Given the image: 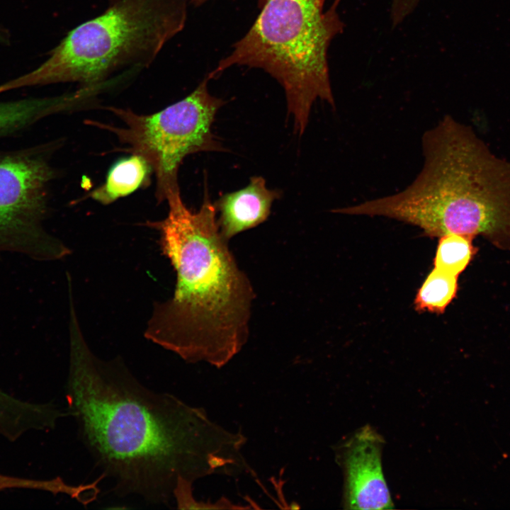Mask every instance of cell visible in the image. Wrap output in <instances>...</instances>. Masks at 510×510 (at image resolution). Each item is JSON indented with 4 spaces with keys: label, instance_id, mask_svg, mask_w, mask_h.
Masks as SVG:
<instances>
[{
    "label": "cell",
    "instance_id": "obj_1",
    "mask_svg": "<svg viewBox=\"0 0 510 510\" xmlns=\"http://www.w3.org/2000/svg\"><path fill=\"white\" fill-rule=\"evenodd\" d=\"M67 399L79 437L119 496L169 504L178 477L235 475L248 463L246 438L211 421L202 408L143 385L120 358L104 361L70 314Z\"/></svg>",
    "mask_w": 510,
    "mask_h": 510
},
{
    "label": "cell",
    "instance_id": "obj_2",
    "mask_svg": "<svg viewBox=\"0 0 510 510\" xmlns=\"http://www.w3.org/2000/svg\"><path fill=\"white\" fill-rule=\"evenodd\" d=\"M166 200V217L147 223L159 232L176 280L172 297L154 305L144 336L187 363L220 368L247 341L255 293L220 233L207 188L196 212L180 191Z\"/></svg>",
    "mask_w": 510,
    "mask_h": 510
},
{
    "label": "cell",
    "instance_id": "obj_3",
    "mask_svg": "<svg viewBox=\"0 0 510 510\" xmlns=\"http://www.w3.org/2000/svg\"><path fill=\"white\" fill-rule=\"evenodd\" d=\"M422 147L421 172L404 190L385 197V215L430 237L482 236L510 251V162L450 115L425 132Z\"/></svg>",
    "mask_w": 510,
    "mask_h": 510
},
{
    "label": "cell",
    "instance_id": "obj_4",
    "mask_svg": "<svg viewBox=\"0 0 510 510\" xmlns=\"http://www.w3.org/2000/svg\"><path fill=\"white\" fill-rule=\"evenodd\" d=\"M339 1L325 10V0H264L252 26L209 76L237 66L269 74L283 87L288 113L302 135L317 99L335 107L328 50L344 28Z\"/></svg>",
    "mask_w": 510,
    "mask_h": 510
},
{
    "label": "cell",
    "instance_id": "obj_5",
    "mask_svg": "<svg viewBox=\"0 0 510 510\" xmlns=\"http://www.w3.org/2000/svg\"><path fill=\"white\" fill-rule=\"evenodd\" d=\"M187 19V0H120L70 30L35 69L0 84L22 88L76 82L91 89L125 68L150 65Z\"/></svg>",
    "mask_w": 510,
    "mask_h": 510
},
{
    "label": "cell",
    "instance_id": "obj_6",
    "mask_svg": "<svg viewBox=\"0 0 510 510\" xmlns=\"http://www.w3.org/2000/svg\"><path fill=\"white\" fill-rule=\"evenodd\" d=\"M210 79L208 74L189 95L153 114L108 107L122 122L120 126L89 121L113 133L128 146V152L142 156L149 163L156 177L158 201L180 191L178 171L186 156L225 150L212 131L217 112L225 101L210 94Z\"/></svg>",
    "mask_w": 510,
    "mask_h": 510
},
{
    "label": "cell",
    "instance_id": "obj_7",
    "mask_svg": "<svg viewBox=\"0 0 510 510\" xmlns=\"http://www.w3.org/2000/svg\"><path fill=\"white\" fill-rule=\"evenodd\" d=\"M56 147L51 142L0 149V253H18L36 261L57 260L69 254L43 225L49 187L57 176L50 163Z\"/></svg>",
    "mask_w": 510,
    "mask_h": 510
},
{
    "label": "cell",
    "instance_id": "obj_8",
    "mask_svg": "<svg viewBox=\"0 0 510 510\" xmlns=\"http://www.w3.org/2000/svg\"><path fill=\"white\" fill-rule=\"evenodd\" d=\"M382 437L370 426L357 431L344 448V504L350 509H390L393 502L382 472Z\"/></svg>",
    "mask_w": 510,
    "mask_h": 510
},
{
    "label": "cell",
    "instance_id": "obj_9",
    "mask_svg": "<svg viewBox=\"0 0 510 510\" xmlns=\"http://www.w3.org/2000/svg\"><path fill=\"white\" fill-rule=\"evenodd\" d=\"M279 197L280 193L268 189L261 176H253L244 188L222 195L215 203L221 234L229 240L263 223Z\"/></svg>",
    "mask_w": 510,
    "mask_h": 510
},
{
    "label": "cell",
    "instance_id": "obj_10",
    "mask_svg": "<svg viewBox=\"0 0 510 510\" xmlns=\"http://www.w3.org/2000/svg\"><path fill=\"white\" fill-rule=\"evenodd\" d=\"M69 106L67 96L0 100V140L18 136Z\"/></svg>",
    "mask_w": 510,
    "mask_h": 510
},
{
    "label": "cell",
    "instance_id": "obj_11",
    "mask_svg": "<svg viewBox=\"0 0 510 510\" xmlns=\"http://www.w3.org/2000/svg\"><path fill=\"white\" fill-rule=\"evenodd\" d=\"M153 172L141 155L132 154L116 162L108 171L105 182L91 193V198L108 205L147 186Z\"/></svg>",
    "mask_w": 510,
    "mask_h": 510
},
{
    "label": "cell",
    "instance_id": "obj_12",
    "mask_svg": "<svg viewBox=\"0 0 510 510\" xmlns=\"http://www.w3.org/2000/svg\"><path fill=\"white\" fill-rule=\"evenodd\" d=\"M458 276L434 268L419 289L414 309L419 312L442 314L456 295Z\"/></svg>",
    "mask_w": 510,
    "mask_h": 510
},
{
    "label": "cell",
    "instance_id": "obj_13",
    "mask_svg": "<svg viewBox=\"0 0 510 510\" xmlns=\"http://www.w3.org/2000/svg\"><path fill=\"white\" fill-rule=\"evenodd\" d=\"M472 239L458 234L440 237L434 259V267L459 276L475 253Z\"/></svg>",
    "mask_w": 510,
    "mask_h": 510
},
{
    "label": "cell",
    "instance_id": "obj_14",
    "mask_svg": "<svg viewBox=\"0 0 510 510\" xmlns=\"http://www.w3.org/2000/svg\"><path fill=\"white\" fill-rule=\"evenodd\" d=\"M193 482L178 477L173 491V497L179 509H234L235 504L226 497L215 502L197 501L193 494Z\"/></svg>",
    "mask_w": 510,
    "mask_h": 510
},
{
    "label": "cell",
    "instance_id": "obj_15",
    "mask_svg": "<svg viewBox=\"0 0 510 510\" xmlns=\"http://www.w3.org/2000/svg\"><path fill=\"white\" fill-rule=\"evenodd\" d=\"M10 488L35 489L57 494L62 489V482L60 477L47 480H36L0 474V490Z\"/></svg>",
    "mask_w": 510,
    "mask_h": 510
},
{
    "label": "cell",
    "instance_id": "obj_16",
    "mask_svg": "<svg viewBox=\"0 0 510 510\" xmlns=\"http://www.w3.org/2000/svg\"><path fill=\"white\" fill-rule=\"evenodd\" d=\"M421 0H392L390 21L392 27L400 25L416 8Z\"/></svg>",
    "mask_w": 510,
    "mask_h": 510
},
{
    "label": "cell",
    "instance_id": "obj_17",
    "mask_svg": "<svg viewBox=\"0 0 510 510\" xmlns=\"http://www.w3.org/2000/svg\"><path fill=\"white\" fill-rule=\"evenodd\" d=\"M11 42V35L10 31L4 26L0 25V45H10Z\"/></svg>",
    "mask_w": 510,
    "mask_h": 510
},
{
    "label": "cell",
    "instance_id": "obj_18",
    "mask_svg": "<svg viewBox=\"0 0 510 510\" xmlns=\"http://www.w3.org/2000/svg\"><path fill=\"white\" fill-rule=\"evenodd\" d=\"M118 1H120V0H108L109 5L115 4V3L118 2ZM188 1H190L191 3H193L196 6H200L209 0H188Z\"/></svg>",
    "mask_w": 510,
    "mask_h": 510
}]
</instances>
